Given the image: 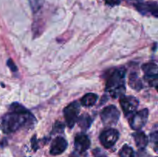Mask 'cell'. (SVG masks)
I'll return each mask as SVG.
<instances>
[{"label": "cell", "instance_id": "cell-13", "mask_svg": "<svg viewBox=\"0 0 158 157\" xmlns=\"http://www.w3.org/2000/svg\"><path fill=\"white\" fill-rule=\"evenodd\" d=\"M98 96L95 93H87L81 99V104L83 106L89 107V106H94L97 102Z\"/></svg>", "mask_w": 158, "mask_h": 157}, {"label": "cell", "instance_id": "cell-11", "mask_svg": "<svg viewBox=\"0 0 158 157\" xmlns=\"http://www.w3.org/2000/svg\"><path fill=\"white\" fill-rule=\"evenodd\" d=\"M68 146L67 141L63 137H56L52 141L50 147V154L52 155H57L62 154L66 149Z\"/></svg>", "mask_w": 158, "mask_h": 157}, {"label": "cell", "instance_id": "cell-5", "mask_svg": "<svg viewBox=\"0 0 158 157\" xmlns=\"http://www.w3.org/2000/svg\"><path fill=\"white\" fill-rule=\"evenodd\" d=\"M148 109H143L139 112L133 113L132 117L129 119L130 126L134 130H140L146 125L148 119Z\"/></svg>", "mask_w": 158, "mask_h": 157}, {"label": "cell", "instance_id": "cell-10", "mask_svg": "<svg viewBox=\"0 0 158 157\" xmlns=\"http://www.w3.org/2000/svg\"><path fill=\"white\" fill-rule=\"evenodd\" d=\"M74 146H75L76 151L78 153H83L90 146V140L89 137L85 134H78L75 138Z\"/></svg>", "mask_w": 158, "mask_h": 157}, {"label": "cell", "instance_id": "cell-6", "mask_svg": "<svg viewBox=\"0 0 158 157\" xmlns=\"http://www.w3.org/2000/svg\"><path fill=\"white\" fill-rule=\"evenodd\" d=\"M119 132L115 129H108L103 131L100 135L101 144L105 148H111L118 140Z\"/></svg>", "mask_w": 158, "mask_h": 157}, {"label": "cell", "instance_id": "cell-18", "mask_svg": "<svg viewBox=\"0 0 158 157\" xmlns=\"http://www.w3.org/2000/svg\"><path fill=\"white\" fill-rule=\"evenodd\" d=\"M105 3L110 6H118L120 3V0H104Z\"/></svg>", "mask_w": 158, "mask_h": 157}, {"label": "cell", "instance_id": "cell-20", "mask_svg": "<svg viewBox=\"0 0 158 157\" xmlns=\"http://www.w3.org/2000/svg\"><path fill=\"white\" fill-rule=\"evenodd\" d=\"M151 139L154 142V144H155V150L157 151V132H155L154 133L151 134Z\"/></svg>", "mask_w": 158, "mask_h": 157}, {"label": "cell", "instance_id": "cell-12", "mask_svg": "<svg viewBox=\"0 0 158 157\" xmlns=\"http://www.w3.org/2000/svg\"><path fill=\"white\" fill-rule=\"evenodd\" d=\"M134 138L137 148L140 149H143L146 148L148 144V139L144 132H137L134 134Z\"/></svg>", "mask_w": 158, "mask_h": 157}, {"label": "cell", "instance_id": "cell-16", "mask_svg": "<svg viewBox=\"0 0 158 157\" xmlns=\"http://www.w3.org/2000/svg\"><path fill=\"white\" fill-rule=\"evenodd\" d=\"M120 157H135L134 156V149L129 146H123L120 152Z\"/></svg>", "mask_w": 158, "mask_h": 157}, {"label": "cell", "instance_id": "cell-1", "mask_svg": "<svg viewBox=\"0 0 158 157\" xmlns=\"http://www.w3.org/2000/svg\"><path fill=\"white\" fill-rule=\"evenodd\" d=\"M11 112L2 119V129L6 133H12L19 129L30 127L35 124V119L29 111L19 103L10 106Z\"/></svg>", "mask_w": 158, "mask_h": 157}, {"label": "cell", "instance_id": "cell-2", "mask_svg": "<svg viewBox=\"0 0 158 157\" xmlns=\"http://www.w3.org/2000/svg\"><path fill=\"white\" fill-rule=\"evenodd\" d=\"M125 74L124 68L113 69L109 73L106 83V91L114 98L122 96L125 92Z\"/></svg>", "mask_w": 158, "mask_h": 157}, {"label": "cell", "instance_id": "cell-17", "mask_svg": "<svg viewBox=\"0 0 158 157\" xmlns=\"http://www.w3.org/2000/svg\"><path fill=\"white\" fill-rule=\"evenodd\" d=\"M29 5L34 12H37L40 9V8L43 6V0H29Z\"/></svg>", "mask_w": 158, "mask_h": 157}, {"label": "cell", "instance_id": "cell-21", "mask_svg": "<svg viewBox=\"0 0 158 157\" xmlns=\"http://www.w3.org/2000/svg\"><path fill=\"white\" fill-rule=\"evenodd\" d=\"M95 157H106L103 154H95Z\"/></svg>", "mask_w": 158, "mask_h": 157}, {"label": "cell", "instance_id": "cell-3", "mask_svg": "<svg viewBox=\"0 0 158 157\" xmlns=\"http://www.w3.org/2000/svg\"><path fill=\"white\" fill-rule=\"evenodd\" d=\"M120 111L117 109V108L111 105V106H106L102 110L100 117L105 125L113 126V125L117 124L120 118Z\"/></svg>", "mask_w": 158, "mask_h": 157}, {"label": "cell", "instance_id": "cell-19", "mask_svg": "<svg viewBox=\"0 0 158 157\" xmlns=\"http://www.w3.org/2000/svg\"><path fill=\"white\" fill-rule=\"evenodd\" d=\"M7 65H8V66H9V67L10 68V69L12 71V72H15V71L17 70L16 66H15V63L13 62V61H12V59H9V60H8Z\"/></svg>", "mask_w": 158, "mask_h": 157}, {"label": "cell", "instance_id": "cell-14", "mask_svg": "<svg viewBox=\"0 0 158 157\" xmlns=\"http://www.w3.org/2000/svg\"><path fill=\"white\" fill-rule=\"evenodd\" d=\"M129 84L131 88L136 89V90L139 91L143 88V84H142L141 81L139 78L138 75L136 73L133 72L129 76Z\"/></svg>", "mask_w": 158, "mask_h": 157}, {"label": "cell", "instance_id": "cell-8", "mask_svg": "<svg viewBox=\"0 0 158 157\" xmlns=\"http://www.w3.org/2000/svg\"><path fill=\"white\" fill-rule=\"evenodd\" d=\"M145 73V80L148 82L151 86L157 87V66L155 63L149 62L142 66Z\"/></svg>", "mask_w": 158, "mask_h": 157}, {"label": "cell", "instance_id": "cell-22", "mask_svg": "<svg viewBox=\"0 0 158 157\" xmlns=\"http://www.w3.org/2000/svg\"><path fill=\"white\" fill-rule=\"evenodd\" d=\"M131 1H134V0H131ZM134 1H138V2H140V1H141V0H134Z\"/></svg>", "mask_w": 158, "mask_h": 157}, {"label": "cell", "instance_id": "cell-4", "mask_svg": "<svg viewBox=\"0 0 158 157\" xmlns=\"http://www.w3.org/2000/svg\"><path fill=\"white\" fill-rule=\"evenodd\" d=\"M64 117L68 127L73 128L78 119L80 113V105L77 102H73L64 109Z\"/></svg>", "mask_w": 158, "mask_h": 157}, {"label": "cell", "instance_id": "cell-15", "mask_svg": "<svg viewBox=\"0 0 158 157\" xmlns=\"http://www.w3.org/2000/svg\"><path fill=\"white\" fill-rule=\"evenodd\" d=\"M77 121H78L79 126L83 130L88 129V128H89V126H91V123H92V119H91L90 116L88 114H83V115H82L77 119Z\"/></svg>", "mask_w": 158, "mask_h": 157}, {"label": "cell", "instance_id": "cell-9", "mask_svg": "<svg viewBox=\"0 0 158 157\" xmlns=\"http://www.w3.org/2000/svg\"><path fill=\"white\" fill-rule=\"evenodd\" d=\"M136 9L142 15H154L155 18L158 16V7L157 2H138L134 5Z\"/></svg>", "mask_w": 158, "mask_h": 157}, {"label": "cell", "instance_id": "cell-7", "mask_svg": "<svg viewBox=\"0 0 158 157\" xmlns=\"http://www.w3.org/2000/svg\"><path fill=\"white\" fill-rule=\"evenodd\" d=\"M120 106L126 115L134 113L139 106V101L134 96H123L120 99Z\"/></svg>", "mask_w": 158, "mask_h": 157}]
</instances>
